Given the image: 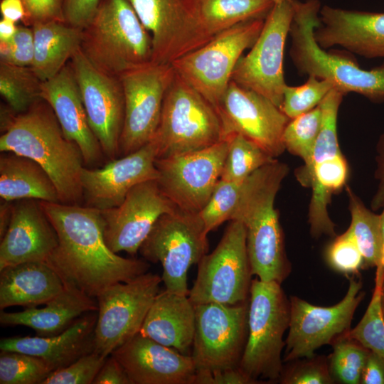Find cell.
<instances>
[{
	"label": "cell",
	"instance_id": "obj_1",
	"mask_svg": "<svg viewBox=\"0 0 384 384\" xmlns=\"http://www.w3.org/2000/svg\"><path fill=\"white\" fill-rule=\"evenodd\" d=\"M39 203L58 238L47 263L65 282L96 298L108 287L147 272L150 265L146 261L123 257L110 249L100 210L60 202Z\"/></svg>",
	"mask_w": 384,
	"mask_h": 384
},
{
	"label": "cell",
	"instance_id": "obj_2",
	"mask_svg": "<svg viewBox=\"0 0 384 384\" xmlns=\"http://www.w3.org/2000/svg\"><path fill=\"white\" fill-rule=\"evenodd\" d=\"M1 152H12L39 164L54 183L60 203L83 198L80 175L84 160L79 146L64 134L50 105L40 98L17 114L1 105Z\"/></svg>",
	"mask_w": 384,
	"mask_h": 384
},
{
	"label": "cell",
	"instance_id": "obj_3",
	"mask_svg": "<svg viewBox=\"0 0 384 384\" xmlns=\"http://www.w3.org/2000/svg\"><path fill=\"white\" fill-rule=\"evenodd\" d=\"M289 168L277 159L245 180L231 220L246 228V245L252 275L282 284L291 272L284 238L274 201Z\"/></svg>",
	"mask_w": 384,
	"mask_h": 384
},
{
	"label": "cell",
	"instance_id": "obj_4",
	"mask_svg": "<svg viewBox=\"0 0 384 384\" xmlns=\"http://www.w3.org/2000/svg\"><path fill=\"white\" fill-rule=\"evenodd\" d=\"M293 5L289 54L298 72L327 80L344 95L352 92L373 102H384V63L371 70H363L346 55L321 48L314 33L320 23V1L293 0Z\"/></svg>",
	"mask_w": 384,
	"mask_h": 384
},
{
	"label": "cell",
	"instance_id": "obj_5",
	"mask_svg": "<svg viewBox=\"0 0 384 384\" xmlns=\"http://www.w3.org/2000/svg\"><path fill=\"white\" fill-rule=\"evenodd\" d=\"M99 70L119 77L153 61V43L129 0H100L80 46Z\"/></svg>",
	"mask_w": 384,
	"mask_h": 384
},
{
	"label": "cell",
	"instance_id": "obj_6",
	"mask_svg": "<svg viewBox=\"0 0 384 384\" xmlns=\"http://www.w3.org/2000/svg\"><path fill=\"white\" fill-rule=\"evenodd\" d=\"M343 95L333 88L320 103L322 124L312 155L295 172L299 183L311 188L308 222L314 238L336 236V225L327 209L332 195L346 186L348 178V164L340 149L337 134V117Z\"/></svg>",
	"mask_w": 384,
	"mask_h": 384
},
{
	"label": "cell",
	"instance_id": "obj_7",
	"mask_svg": "<svg viewBox=\"0 0 384 384\" xmlns=\"http://www.w3.org/2000/svg\"><path fill=\"white\" fill-rule=\"evenodd\" d=\"M289 321L290 302L281 284L252 279L247 338L239 368L259 383L279 381L285 346L283 336Z\"/></svg>",
	"mask_w": 384,
	"mask_h": 384
},
{
	"label": "cell",
	"instance_id": "obj_8",
	"mask_svg": "<svg viewBox=\"0 0 384 384\" xmlns=\"http://www.w3.org/2000/svg\"><path fill=\"white\" fill-rule=\"evenodd\" d=\"M152 139L158 146L156 159H162L203 149L225 139L216 109L175 73Z\"/></svg>",
	"mask_w": 384,
	"mask_h": 384
},
{
	"label": "cell",
	"instance_id": "obj_9",
	"mask_svg": "<svg viewBox=\"0 0 384 384\" xmlns=\"http://www.w3.org/2000/svg\"><path fill=\"white\" fill-rule=\"evenodd\" d=\"M265 19L253 18L238 23L170 64L177 75L216 109L237 63L257 39Z\"/></svg>",
	"mask_w": 384,
	"mask_h": 384
},
{
	"label": "cell",
	"instance_id": "obj_10",
	"mask_svg": "<svg viewBox=\"0 0 384 384\" xmlns=\"http://www.w3.org/2000/svg\"><path fill=\"white\" fill-rule=\"evenodd\" d=\"M207 235L198 213L176 208L156 220L139 252L146 261L161 263L166 290L188 296V271L207 254Z\"/></svg>",
	"mask_w": 384,
	"mask_h": 384
},
{
	"label": "cell",
	"instance_id": "obj_11",
	"mask_svg": "<svg viewBox=\"0 0 384 384\" xmlns=\"http://www.w3.org/2000/svg\"><path fill=\"white\" fill-rule=\"evenodd\" d=\"M252 275L245 226L231 220L216 247L198 263L188 297L195 305L245 302L249 299Z\"/></svg>",
	"mask_w": 384,
	"mask_h": 384
},
{
	"label": "cell",
	"instance_id": "obj_12",
	"mask_svg": "<svg viewBox=\"0 0 384 384\" xmlns=\"http://www.w3.org/2000/svg\"><path fill=\"white\" fill-rule=\"evenodd\" d=\"M161 282L159 275L146 272L131 281L111 285L96 297L94 352L107 358L139 333Z\"/></svg>",
	"mask_w": 384,
	"mask_h": 384
},
{
	"label": "cell",
	"instance_id": "obj_13",
	"mask_svg": "<svg viewBox=\"0 0 384 384\" xmlns=\"http://www.w3.org/2000/svg\"><path fill=\"white\" fill-rule=\"evenodd\" d=\"M293 0L274 4L250 52L242 55L231 80L268 98L281 109L286 86L283 62L294 17Z\"/></svg>",
	"mask_w": 384,
	"mask_h": 384
},
{
	"label": "cell",
	"instance_id": "obj_14",
	"mask_svg": "<svg viewBox=\"0 0 384 384\" xmlns=\"http://www.w3.org/2000/svg\"><path fill=\"white\" fill-rule=\"evenodd\" d=\"M361 279H349L343 299L331 306H320L292 296L289 332L285 340L283 362H290L315 356L314 352L326 344H332L351 330L356 309L365 297Z\"/></svg>",
	"mask_w": 384,
	"mask_h": 384
},
{
	"label": "cell",
	"instance_id": "obj_15",
	"mask_svg": "<svg viewBox=\"0 0 384 384\" xmlns=\"http://www.w3.org/2000/svg\"><path fill=\"white\" fill-rule=\"evenodd\" d=\"M249 299L237 304L195 305L196 326L191 356L196 370L238 368L248 334Z\"/></svg>",
	"mask_w": 384,
	"mask_h": 384
},
{
	"label": "cell",
	"instance_id": "obj_16",
	"mask_svg": "<svg viewBox=\"0 0 384 384\" xmlns=\"http://www.w3.org/2000/svg\"><path fill=\"white\" fill-rule=\"evenodd\" d=\"M175 75L171 64L151 63L119 78L124 96V118L119 156L149 143L157 130L166 92Z\"/></svg>",
	"mask_w": 384,
	"mask_h": 384
},
{
	"label": "cell",
	"instance_id": "obj_17",
	"mask_svg": "<svg viewBox=\"0 0 384 384\" xmlns=\"http://www.w3.org/2000/svg\"><path fill=\"white\" fill-rule=\"evenodd\" d=\"M225 139L203 149L156 159V182L177 208L198 213L220 179L228 149Z\"/></svg>",
	"mask_w": 384,
	"mask_h": 384
},
{
	"label": "cell",
	"instance_id": "obj_18",
	"mask_svg": "<svg viewBox=\"0 0 384 384\" xmlns=\"http://www.w3.org/2000/svg\"><path fill=\"white\" fill-rule=\"evenodd\" d=\"M78 85L90 127L104 155L119 156L124 118V96L119 77L97 68L78 49L70 63Z\"/></svg>",
	"mask_w": 384,
	"mask_h": 384
},
{
	"label": "cell",
	"instance_id": "obj_19",
	"mask_svg": "<svg viewBox=\"0 0 384 384\" xmlns=\"http://www.w3.org/2000/svg\"><path fill=\"white\" fill-rule=\"evenodd\" d=\"M216 110L225 139L229 134H240L274 159L285 151L282 137L290 119L262 95L230 80Z\"/></svg>",
	"mask_w": 384,
	"mask_h": 384
},
{
	"label": "cell",
	"instance_id": "obj_20",
	"mask_svg": "<svg viewBox=\"0 0 384 384\" xmlns=\"http://www.w3.org/2000/svg\"><path fill=\"white\" fill-rule=\"evenodd\" d=\"M151 33L153 63L168 64L208 41L201 28L194 0H129Z\"/></svg>",
	"mask_w": 384,
	"mask_h": 384
},
{
	"label": "cell",
	"instance_id": "obj_21",
	"mask_svg": "<svg viewBox=\"0 0 384 384\" xmlns=\"http://www.w3.org/2000/svg\"><path fill=\"white\" fill-rule=\"evenodd\" d=\"M176 208L156 180L137 184L120 205L100 210L106 244L115 253L136 255L156 220Z\"/></svg>",
	"mask_w": 384,
	"mask_h": 384
},
{
	"label": "cell",
	"instance_id": "obj_22",
	"mask_svg": "<svg viewBox=\"0 0 384 384\" xmlns=\"http://www.w3.org/2000/svg\"><path fill=\"white\" fill-rule=\"evenodd\" d=\"M157 155V144L151 139L139 149L112 159L102 168L83 167L80 183L85 206L98 210L118 206L134 186L156 180Z\"/></svg>",
	"mask_w": 384,
	"mask_h": 384
},
{
	"label": "cell",
	"instance_id": "obj_23",
	"mask_svg": "<svg viewBox=\"0 0 384 384\" xmlns=\"http://www.w3.org/2000/svg\"><path fill=\"white\" fill-rule=\"evenodd\" d=\"M132 384H193L196 367L191 355L138 333L112 354Z\"/></svg>",
	"mask_w": 384,
	"mask_h": 384
},
{
	"label": "cell",
	"instance_id": "obj_24",
	"mask_svg": "<svg viewBox=\"0 0 384 384\" xmlns=\"http://www.w3.org/2000/svg\"><path fill=\"white\" fill-rule=\"evenodd\" d=\"M14 202L9 227L1 238L0 270L27 262H48L58 244L54 227L38 200Z\"/></svg>",
	"mask_w": 384,
	"mask_h": 384
},
{
	"label": "cell",
	"instance_id": "obj_25",
	"mask_svg": "<svg viewBox=\"0 0 384 384\" xmlns=\"http://www.w3.org/2000/svg\"><path fill=\"white\" fill-rule=\"evenodd\" d=\"M314 29L318 45L341 46L366 58H384V12L347 10L325 5Z\"/></svg>",
	"mask_w": 384,
	"mask_h": 384
},
{
	"label": "cell",
	"instance_id": "obj_26",
	"mask_svg": "<svg viewBox=\"0 0 384 384\" xmlns=\"http://www.w3.org/2000/svg\"><path fill=\"white\" fill-rule=\"evenodd\" d=\"M41 97L52 107L65 136L79 146L85 164H99L104 153L90 127L70 64L42 82Z\"/></svg>",
	"mask_w": 384,
	"mask_h": 384
},
{
	"label": "cell",
	"instance_id": "obj_27",
	"mask_svg": "<svg viewBox=\"0 0 384 384\" xmlns=\"http://www.w3.org/2000/svg\"><path fill=\"white\" fill-rule=\"evenodd\" d=\"M97 319L96 311L87 312L68 329L55 336L3 338L0 341V349L38 357L53 372L94 351V331Z\"/></svg>",
	"mask_w": 384,
	"mask_h": 384
},
{
	"label": "cell",
	"instance_id": "obj_28",
	"mask_svg": "<svg viewBox=\"0 0 384 384\" xmlns=\"http://www.w3.org/2000/svg\"><path fill=\"white\" fill-rule=\"evenodd\" d=\"M196 308L188 296L159 292L150 306L139 333L191 355L195 333Z\"/></svg>",
	"mask_w": 384,
	"mask_h": 384
},
{
	"label": "cell",
	"instance_id": "obj_29",
	"mask_svg": "<svg viewBox=\"0 0 384 384\" xmlns=\"http://www.w3.org/2000/svg\"><path fill=\"white\" fill-rule=\"evenodd\" d=\"M43 308H28L18 312L0 314L4 326H26L37 336L58 335L68 329L82 315L97 311V302L75 284L65 282L63 291L45 304Z\"/></svg>",
	"mask_w": 384,
	"mask_h": 384
},
{
	"label": "cell",
	"instance_id": "obj_30",
	"mask_svg": "<svg viewBox=\"0 0 384 384\" xmlns=\"http://www.w3.org/2000/svg\"><path fill=\"white\" fill-rule=\"evenodd\" d=\"M65 282L47 262H27L0 270V309L34 308L60 294Z\"/></svg>",
	"mask_w": 384,
	"mask_h": 384
},
{
	"label": "cell",
	"instance_id": "obj_31",
	"mask_svg": "<svg viewBox=\"0 0 384 384\" xmlns=\"http://www.w3.org/2000/svg\"><path fill=\"white\" fill-rule=\"evenodd\" d=\"M0 156V196L3 201L23 199L59 203L57 188L36 161L12 152Z\"/></svg>",
	"mask_w": 384,
	"mask_h": 384
},
{
	"label": "cell",
	"instance_id": "obj_32",
	"mask_svg": "<svg viewBox=\"0 0 384 384\" xmlns=\"http://www.w3.org/2000/svg\"><path fill=\"white\" fill-rule=\"evenodd\" d=\"M31 28L34 55L31 67L44 82L57 75L80 48L82 29L62 21L38 23Z\"/></svg>",
	"mask_w": 384,
	"mask_h": 384
},
{
	"label": "cell",
	"instance_id": "obj_33",
	"mask_svg": "<svg viewBox=\"0 0 384 384\" xmlns=\"http://www.w3.org/2000/svg\"><path fill=\"white\" fill-rule=\"evenodd\" d=\"M202 31L209 41L242 21L265 18L274 4L270 0H194Z\"/></svg>",
	"mask_w": 384,
	"mask_h": 384
},
{
	"label": "cell",
	"instance_id": "obj_34",
	"mask_svg": "<svg viewBox=\"0 0 384 384\" xmlns=\"http://www.w3.org/2000/svg\"><path fill=\"white\" fill-rule=\"evenodd\" d=\"M351 213L348 230L363 257V268L381 265V233L380 215L368 209L361 200L347 187Z\"/></svg>",
	"mask_w": 384,
	"mask_h": 384
},
{
	"label": "cell",
	"instance_id": "obj_35",
	"mask_svg": "<svg viewBox=\"0 0 384 384\" xmlns=\"http://www.w3.org/2000/svg\"><path fill=\"white\" fill-rule=\"evenodd\" d=\"M42 82L31 66L0 62V93L17 114L25 112L41 98Z\"/></svg>",
	"mask_w": 384,
	"mask_h": 384
},
{
	"label": "cell",
	"instance_id": "obj_36",
	"mask_svg": "<svg viewBox=\"0 0 384 384\" xmlns=\"http://www.w3.org/2000/svg\"><path fill=\"white\" fill-rule=\"evenodd\" d=\"M225 139L229 144L220 176L222 180L243 181L260 168L277 159L240 134H229Z\"/></svg>",
	"mask_w": 384,
	"mask_h": 384
},
{
	"label": "cell",
	"instance_id": "obj_37",
	"mask_svg": "<svg viewBox=\"0 0 384 384\" xmlns=\"http://www.w3.org/2000/svg\"><path fill=\"white\" fill-rule=\"evenodd\" d=\"M384 285V267H376L375 287L370 302L359 323L348 336L384 359V318L382 293Z\"/></svg>",
	"mask_w": 384,
	"mask_h": 384
},
{
	"label": "cell",
	"instance_id": "obj_38",
	"mask_svg": "<svg viewBox=\"0 0 384 384\" xmlns=\"http://www.w3.org/2000/svg\"><path fill=\"white\" fill-rule=\"evenodd\" d=\"M333 352L328 357V366L334 383L358 384L370 350L348 334L332 344Z\"/></svg>",
	"mask_w": 384,
	"mask_h": 384
},
{
	"label": "cell",
	"instance_id": "obj_39",
	"mask_svg": "<svg viewBox=\"0 0 384 384\" xmlns=\"http://www.w3.org/2000/svg\"><path fill=\"white\" fill-rule=\"evenodd\" d=\"M322 124V110L320 105L311 110L291 119L282 137L285 150L307 163Z\"/></svg>",
	"mask_w": 384,
	"mask_h": 384
},
{
	"label": "cell",
	"instance_id": "obj_40",
	"mask_svg": "<svg viewBox=\"0 0 384 384\" xmlns=\"http://www.w3.org/2000/svg\"><path fill=\"white\" fill-rule=\"evenodd\" d=\"M50 373L46 363L38 357L1 351V384H42Z\"/></svg>",
	"mask_w": 384,
	"mask_h": 384
},
{
	"label": "cell",
	"instance_id": "obj_41",
	"mask_svg": "<svg viewBox=\"0 0 384 384\" xmlns=\"http://www.w3.org/2000/svg\"><path fill=\"white\" fill-rule=\"evenodd\" d=\"M244 182L218 181L209 200L198 213L208 234L232 219Z\"/></svg>",
	"mask_w": 384,
	"mask_h": 384
},
{
	"label": "cell",
	"instance_id": "obj_42",
	"mask_svg": "<svg viewBox=\"0 0 384 384\" xmlns=\"http://www.w3.org/2000/svg\"><path fill=\"white\" fill-rule=\"evenodd\" d=\"M333 88L330 81L313 75H309L302 85H286L281 110L290 119H294L319 105Z\"/></svg>",
	"mask_w": 384,
	"mask_h": 384
},
{
	"label": "cell",
	"instance_id": "obj_43",
	"mask_svg": "<svg viewBox=\"0 0 384 384\" xmlns=\"http://www.w3.org/2000/svg\"><path fill=\"white\" fill-rule=\"evenodd\" d=\"M282 368L279 381L282 384H332L328 361L325 356L297 359Z\"/></svg>",
	"mask_w": 384,
	"mask_h": 384
},
{
	"label": "cell",
	"instance_id": "obj_44",
	"mask_svg": "<svg viewBox=\"0 0 384 384\" xmlns=\"http://www.w3.org/2000/svg\"><path fill=\"white\" fill-rule=\"evenodd\" d=\"M325 257L332 270L346 275L358 273L363 268V255L348 229L335 237L326 250Z\"/></svg>",
	"mask_w": 384,
	"mask_h": 384
},
{
	"label": "cell",
	"instance_id": "obj_45",
	"mask_svg": "<svg viewBox=\"0 0 384 384\" xmlns=\"http://www.w3.org/2000/svg\"><path fill=\"white\" fill-rule=\"evenodd\" d=\"M107 358L87 353L71 364L51 372L42 384H92Z\"/></svg>",
	"mask_w": 384,
	"mask_h": 384
},
{
	"label": "cell",
	"instance_id": "obj_46",
	"mask_svg": "<svg viewBox=\"0 0 384 384\" xmlns=\"http://www.w3.org/2000/svg\"><path fill=\"white\" fill-rule=\"evenodd\" d=\"M34 55L32 28L18 26L11 40L0 41V62L18 66H31Z\"/></svg>",
	"mask_w": 384,
	"mask_h": 384
},
{
	"label": "cell",
	"instance_id": "obj_47",
	"mask_svg": "<svg viewBox=\"0 0 384 384\" xmlns=\"http://www.w3.org/2000/svg\"><path fill=\"white\" fill-rule=\"evenodd\" d=\"M26 15L23 23L31 26L50 21H64V0H21Z\"/></svg>",
	"mask_w": 384,
	"mask_h": 384
},
{
	"label": "cell",
	"instance_id": "obj_48",
	"mask_svg": "<svg viewBox=\"0 0 384 384\" xmlns=\"http://www.w3.org/2000/svg\"><path fill=\"white\" fill-rule=\"evenodd\" d=\"M100 0H64V21L84 29L95 16Z\"/></svg>",
	"mask_w": 384,
	"mask_h": 384
},
{
	"label": "cell",
	"instance_id": "obj_49",
	"mask_svg": "<svg viewBox=\"0 0 384 384\" xmlns=\"http://www.w3.org/2000/svg\"><path fill=\"white\" fill-rule=\"evenodd\" d=\"M239 367L219 370H196L193 384H255Z\"/></svg>",
	"mask_w": 384,
	"mask_h": 384
},
{
	"label": "cell",
	"instance_id": "obj_50",
	"mask_svg": "<svg viewBox=\"0 0 384 384\" xmlns=\"http://www.w3.org/2000/svg\"><path fill=\"white\" fill-rule=\"evenodd\" d=\"M92 384H132L125 370L112 355L107 357Z\"/></svg>",
	"mask_w": 384,
	"mask_h": 384
},
{
	"label": "cell",
	"instance_id": "obj_51",
	"mask_svg": "<svg viewBox=\"0 0 384 384\" xmlns=\"http://www.w3.org/2000/svg\"><path fill=\"white\" fill-rule=\"evenodd\" d=\"M375 162L374 176L378 181V188L370 202L372 210H378L384 206V133L380 136L376 144Z\"/></svg>",
	"mask_w": 384,
	"mask_h": 384
},
{
	"label": "cell",
	"instance_id": "obj_52",
	"mask_svg": "<svg viewBox=\"0 0 384 384\" xmlns=\"http://www.w3.org/2000/svg\"><path fill=\"white\" fill-rule=\"evenodd\" d=\"M361 384H384V359L370 351L362 371Z\"/></svg>",
	"mask_w": 384,
	"mask_h": 384
},
{
	"label": "cell",
	"instance_id": "obj_53",
	"mask_svg": "<svg viewBox=\"0 0 384 384\" xmlns=\"http://www.w3.org/2000/svg\"><path fill=\"white\" fill-rule=\"evenodd\" d=\"M0 11L3 18L17 22L25 18L26 12L21 0H1Z\"/></svg>",
	"mask_w": 384,
	"mask_h": 384
},
{
	"label": "cell",
	"instance_id": "obj_54",
	"mask_svg": "<svg viewBox=\"0 0 384 384\" xmlns=\"http://www.w3.org/2000/svg\"><path fill=\"white\" fill-rule=\"evenodd\" d=\"M13 203L4 201L1 203L0 206V237L1 238L4 235L6 230L9 227L11 212H12Z\"/></svg>",
	"mask_w": 384,
	"mask_h": 384
},
{
	"label": "cell",
	"instance_id": "obj_55",
	"mask_svg": "<svg viewBox=\"0 0 384 384\" xmlns=\"http://www.w3.org/2000/svg\"><path fill=\"white\" fill-rule=\"evenodd\" d=\"M18 26L15 22L2 18L0 21V41H9L15 35Z\"/></svg>",
	"mask_w": 384,
	"mask_h": 384
},
{
	"label": "cell",
	"instance_id": "obj_56",
	"mask_svg": "<svg viewBox=\"0 0 384 384\" xmlns=\"http://www.w3.org/2000/svg\"><path fill=\"white\" fill-rule=\"evenodd\" d=\"M380 226L381 233V265L384 267V206L383 207V211L380 214Z\"/></svg>",
	"mask_w": 384,
	"mask_h": 384
},
{
	"label": "cell",
	"instance_id": "obj_57",
	"mask_svg": "<svg viewBox=\"0 0 384 384\" xmlns=\"http://www.w3.org/2000/svg\"><path fill=\"white\" fill-rule=\"evenodd\" d=\"M382 308H383V318H384V285H383V293H382Z\"/></svg>",
	"mask_w": 384,
	"mask_h": 384
},
{
	"label": "cell",
	"instance_id": "obj_58",
	"mask_svg": "<svg viewBox=\"0 0 384 384\" xmlns=\"http://www.w3.org/2000/svg\"><path fill=\"white\" fill-rule=\"evenodd\" d=\"M270 1H272L274 4H278L282 1H290V0H270Z\"/></svg>",
	"mask_w": 384,
	"mask_h": 384
}]
</instances>
